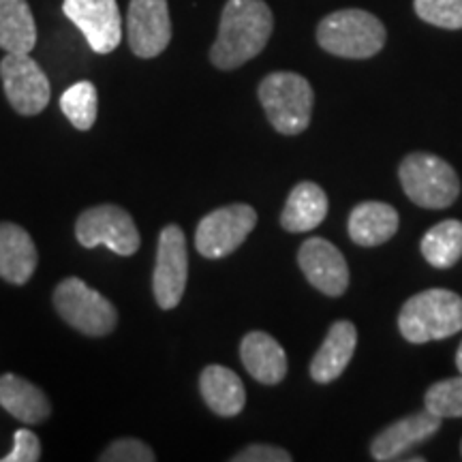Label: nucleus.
Instances as JSON below:
<instances>
[{"label":"nucleus","instance_id":"9b49d317","mask_svg":"<svg viewBox=\"0 0 462 462\" xmlns=\"http://www.w3.org/2000/svg\"><path fill=\"white\" fill-rule=\"evenodd\" d=\"M62 11L97 54H109L123 42V17L116 0H65Z\"/></svg>","mask_w":462,"mask_h":462},{"label":"nucleus","instance_id":"412c9836","mask_svg":"<svg viewBox=\"0 0 462 462\" xmlns=\"http://www.w3.org/2000/svg\"><path fill=\"white\" fill-rule=\"evenodd\" d=\"M0 404L24 424H42L51 413L50 398L31 381L14 373L0 377Z\"/></svg>","mask_w":462,"mask_h":462},{"label":"nucleus","instance_id":"39448f33","mask_svg":"<svg viewBox=\"0 0 462 462\" xmlns=\"http://www.w3.org/2000/svg\"><path fill=\"white\" fill-rule=\"evenodd\" d=\"M402 190L413 204L429 210L449 208L460 195L458 173L448 161L430 152H413L398 167Z\"/></svg>","mask_w":462,"mask_h":462},{"label":"nucleus","instance_id":"393cba45","mask_svg":"<svg viewBox=\"0 0 462 462\" xmlns=\"http://www.w3.org/2000/svg\"><path fill=\"white\" fill-rule=\"evenodd\" d=\"M426 409L441 420L462 418V373L460 377L432 383L424 396Z\"/></svg>","mask_w":462,"mask_h":462},{"label":"nucleus","instance_id":"423d86ee","mask_svg":"<svg viewBox=\"0 0 462 462\" xmlns=\"http://www.w3.org/2000/svg\"><path fill=\"white\" fill-rule=\"evenodd\" d=\"M54 306L69 326L86 337H107L118 323V310L82 279H65L54 289Z\"/></svg>","mask_w":462,"mask_h":462},{"label":"nucleus","instance_id":"5701e85b","mask_svg":"<svg viewBox=\"0 0 462 462\" xmlns=\"http://www.w3.org/2000/svg\"><path fill=\"white\" fill-rule=\"evenodd\" d=\"M420 251L432 268H454L462 259V221L448 218L437 223L424 234Z\"/></svg>","mask_w":462,"mask_h":462},{"label":"nucleus","instance_id":"f257e3e1","mask_svg":"<svg viewBox=\"0 0 462 462\" xmlns=\"http://www.w3.org/2000/svg\"><path fill=\"white\" fill-rule=\"evenodd\" d=\"M273 31L274 15L265 0H227L210 48V62L221 71L246 65L262 54Z\"/></svg>","mask_w":462,"mask_h":462},{"label":"nucleus","instance_id":"9d476101","mask_svg":"<svg viewBox=\"0 0 462 462\" xmlns=\"http://www.w3.org/2000/svg\"><path fill=\"white\" fill-rule=\"evenodd\" d=\"M5 95L22 116H37L48 107L51 86L48 75L31 54H7L0 62Z\"/></svg>","mask_w":462,"mask_h":462},{"label":"nucleus","instance_id":"6e6552de","mask_svg":"<svg viewBox=\"0 0 462 462\" xmlns=\"http://www.w3.org/2000/svg\"><path fill=\"white\" fill-rule=\"evenodd\" d=\"M257 225L255 208L248 204H231L206 215L195 231V248L206 259H223L231 255L248 238Z\"/></svg>","mask_w":462,"mask_h":462},{"label":"nucleus","instance_id":"dca6fc26","mask_svg":"<svg viewBox=\"0 0 462 462\" xmlns=\"http://www.w3.org/2000/svg\"><path fill=\"white\" fill-rule=\"evenodd\" d=\"M240 357L253 379L279 385L287 377V354L279 340L265 332H248L240 343Z\"/></svg>","mask_w":462,"mask_h":462},{"label":"nucleus","instance_id":"f3484780","mask_svg":"<svg viewBox=\"0 0 462 462\" xmlns=\"http://www.w3.org/2000/svg\"><path fill=\"white\" fill-rule=\"evenodd\" d=\"M37 270V246L15 223H0V276L11 285H26Z\"/></svg>","mask_w":462,"mask_h":462},{"label":"nucleus","instance_id":"c85d7f7f","mask_svg":"<svg viewBox=\"0 0 462 462\" xmlns=\"http://www.w3.org/2000/svg\"><path fill=\"white\" fill-rule=\"evenodd\" d=\"M234 462H291V454L282 448L265 446V443H255L240 449L238 454L231 458Z\"/></svg>","mask_w":462,"mask_h":462},{"label":"nucleus","instance_id":"2eb2a0df","mask_svg":"<svg viewBox=\"0 0 462 462\" xmlns=\"http://www.w3.org/2000/svg\"><path fill=\"white\" fill-rule=\"evenodd\" d=\"M357 346V330L351 321H337L332 323L326 338L317 351L313 362H310V377L315 383H332L345 368L349 366L351 357L356 354Z\"/></svg>","mask_w":462,"mask_h":462},{"label":"nucleus","instance_id":"4468645a","mask_svg":"<svg viewBox=\"0 0 462 462\" xmlns=\"http://www.w3.org/2000/svg\"><path fill=\"white\" fill-rule=\"evenodd\" d=\"M441 418L430 413L429 409L424 411L407 415V418L394 421L388 429H383L371 443V456L379 462L401 460L402 454L415 446H421L432 435H437L441 429Z\"/></svg>","mask_w":462,"mask_h":462},{"label":"nucleus","instance_id":"a211bd4d","mask_svg":"<svg viewBox=\"0 0 462 462\" xmlns=\"http://www.w3.org/2000/svg\"><path fill=\"white\" fill-rule=\"evenodd\" d=\"M199 392L210 411L221 418H236L246 404V390L242 379L221 364H210L201 371Z\"/></svg>","mask_w":462,"mask_h":462},{"label":"nucleus","instance_id":"bb28decb","mask_svg":"<svg viewBox=\"0 0 462 462\" xmlns=\"http://www.w3.org/2000/svg\"><path fill=\"white\" fill-rule=\"evenodd\" d=\"M103 462H154L157 456H154L152 449H150L146 443L140 441V439H118V441L109 443L106 452L101 454Z\"/></svg>","mask_w":462,"mask_h":462},{"label":"nucleus","instance_id":"a878e982","mask_svg":"<svg viewBox=\"0 0 462 462\" xmlns=\"http://www.w3.org/2000/svg\"><path fill=\"white\" fill-rule=\"evenodd\" d=\"M413 9L426 24L462 31V0H413Z\"/></svg>","mask_w":462,"mask_h":462},{"label":"nucleus","instance_id":"7c9ffc66","mask_svg":"<svg viewBox=\"0 0 462 462\" xmlns=\"http://www.w3.org/2000/svg\"><path fill=\"white\" fill-rule=\"evenodd\" d=\"M460 456H462V441H460Z\"/></svg>","mask_w":462,"mask_h":462},{"label":"nucleus","instance_id":"20e7f679","mask_svg":"<svg viewBox=\"0 0 462 462\" xmlns=\"http://www.w3.org/2000/svg\"><path fill=\"white\" fill-rule=\"evenodd\" d=\"M257 97L270 125L282 135H300L309 129L315 92L309 79L300 73L276 71L265 75Z\"/></svg>","mask_w":462,"mask_h":462},{"label":"nucleus","instance_id":"b1692460","mask_svg":"<svg viewBox=\"0 0 462 462\" xmlns=\"http://www.w3.org/2000/svg\"><path fill=\"white\" fill-rule=\"evenodd\" d=\"M60 109L67 120L75 129L90 131L97 123V112H99V95L97 86L92 82H78L62 92Z\"/></svg>","mask_w":462,"mask_h":462},{"label":"nucleus","instance_id":"c756f323","mask_svg":"<svg viewBox=\"0 0 462 462\" xmlns=\"http://www.w3.org/2000/svg\"><path fill=\"white\" fill-rule=\"evenodd\" d=\"M456 366H458V371L462 373V343L458 346V354H456Z\"/></svg>","mask_w":462,"mask_h":462},{"label":"nucleus","instance_id":"f03ea898","mask_svg":"<svg viewBox=\"0 0 462 462\" xmlns=\"http://www.w3.org/2000/svg\"><path fill=\"white\" fill-rule=\"evenodd\" d=\"M398 330L413 345L449 338L462 330V298L449 289H426L402 304Z\"/></svg>","mask_w":462,"mask_h":462},{"label":"nucleus","instance_id":"ddd939ff","mask_svg":"<svg viewBox=\"0 0 462 462\" xmlns=\"http://www.w3.org/2000/svg\"><path fill=\"white\" fill-rule=\"evenodd\" d=\"M298 263L306 281L330 298H340L349 287V265L340 248L330 240L313 236L300 246Z\"/></svg>","mask_w":462,"mask_h":462},{"label":"nucleus","instance_id":"7ed1b4c3","mask_svg":"<svg viewBox=\"0 0 462 462\" xmlns=\"http://www.w3.org/2000/svg\"><path fill=\"white\" fill-rule=\"evenodd\" d=\"M385 26L377 15L364 9H340L326 15L317 26V43L328 54L366 60L383 50Z\"/></svg>","mask_w":462,"mask_h":462},{"label":"nucleus","instance_id":"aec40b11","mask_svg":"<svg viewBox=\"0 0 462 462\" xmlns=\"http://www.w3.org/2000/svg\"><path fill=\"white\" fill-rule=\"evenodd\" d=\"M349 238L357 246H379L398 231V212L383 201H362L349 215Z\"/></svg>","mask_w":462,"mask_h":462},{"label":"nucleus","instance_id":"4be33fe9","mask_svg":"<svg viewBox=\"0 0 462 462\" xmlns=\"http://www.w3.org/2000/svg\"><path fill=\"white\" fill-rule=\"evenodd\" d=\"M37 45V24L28 0H0V50L31 54Z\"/></svg>","mask_w":462,"mask_h":462},{"label":"nucleus","instance_id":"cd10ccee","mask_svg":"<svg viewBox=\"0 0 462 462\" xmlns=\"http://www.w3.org/2000/svg\"><path fill=\"white\" fill-rule=\"evenodd\" d=\"M42 460V441L32 430L20 429L14 435V449L0 462H37Z\"/></svg>","mask_w":462,"mask_h":462},{"label":"nucleus","instance_id":"f8f14e48","mask_svg":"<svg viewBox=\"0 0 462 462\" xmlns=\"http://www.w3.org/2000/svg\"><path fill=\"white\" fill-rule=\"evenodd\" d=\"M126 42L137 58H157L171 42L167 0H131L126 14Z\"/></svg>","mask_w":462,"mask_h":462},{"label":"nucleus","instance_id":"0eeeda50","mask_svg":"<svg viewBox=\"0 0 462 462\" xmlns=\"http://www.w3.org/2000/svg\"><path fill=\"white\" fill-rule=\"evenodd\" d=\"M75 236L84 248L107 246L112 253L129 257L140 251L142 238L129 212L114 204L88 208L75 223Z\"/></svg>","mask_w":462,"mask_h":462},{"label":"nucleus","instance_id":"6ab92c4d","mask_svg":"<svg viewBox=\"0 0 462 462\" xmlns=\"http://www.w3.org/2000/svg\"><path fill=\"white\" fill-rule=\"evenodd\" d=\"M328 195L319 184L304 180L296 184L289 193L285 208L281 212V227L291 234H304L326 221Z\"/></svg>","mask_w":462,"mask_h":462},{"label":"nucleus","instance_id":"1a4fd4ad","mask_svg":"<svg viewBox=\"0 0 462 462\" xmlns=\"http://www.w3.org/2000/svg\"><path fill=\"white\" fill-rule=\"evenodd\" d=\"M189 279V253L184 231L178 225H167L159 236L157 263L152 274L154 300L163 310L180 304Z\"/></svg>","mask_w":462,"mask_h":462}]
</instances>
